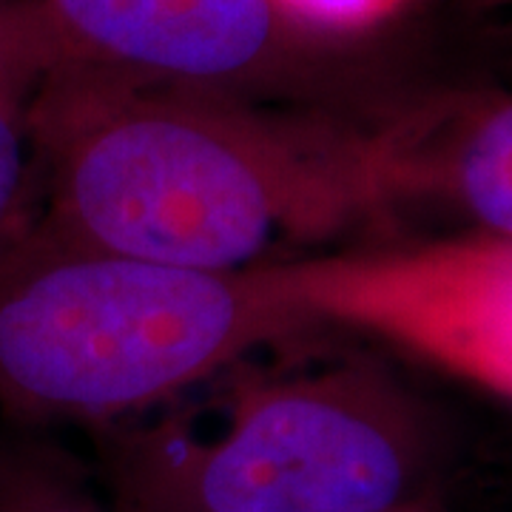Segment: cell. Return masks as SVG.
I'll list each match as a JSON object with an SVG mask.
<instances>
[{
  "label": "cell",
  "instance_id": "7a4b0ae2",
  "mask_svg": "<svg viewBox=\"0 0 512 512\" xmlns=\"http://www.w3.org/2000/svg\"><path fill=\"white\" fill-rule=\"evenodd\" d=\"M291 330L251 268L160 265L32 225L0 245V407L23 419L137 413Z\"/></svg>",
  "mask_w": 512,
  "mask_h": 512
},
{
  "label": "cell",
  "instance_id": "9c48e42d",
  "mask_svg": "<svg viewBox=\"0 0 512 512\" xmlns=\"http://www.w3.org/2000/svg\"><path fill=\"white\" fill-rule=\"evenodd\" d=\"M32 97H0V245L23 225V205L35 180V157L26 123Z\"/></svg>",
  "mask_w": 512,
  "mask_h": 512
},
{
  "label": "cell",
  "instance_id": "3957f363",
  "mask_svg": "<svg viewBox=\"0 0 512 512\" xmlns=\"http://www.w3.org/2000/svg\"><path fill=\"white\" fill-rule=\"evenodd\" d=\"M117 481L120 512H416L430 447L387 387L328 370L242 390L208 436L134 439Z\"/></svg>",
  "mask_w": 512,
  "mask_h": 512
},
{
  "label": "cell",
  "instance_id": "ba28073f",
  "mask_svg": "<svg viewBox=\"0 0 512 512\" xmlns=\"http://www.w3.org/2000/svg\"><path fill=\"white\" fill-rule=\"evenodd\" d=\"M60 66L57 40L35 0H0V97H32Z\"/></svg>",
  "mask_w": 512,
  "mask_h": 512
},
{
  "label": "cell",
  "instance_id": "6da1fadb",
  "mask_svg": "<svg viewBox=\"0 0 512 512\" xmlns=\"http://www.w3.org/2000/svg\"><path fill=\"white\" fill-rule=\"evenodd\" d=\"M46 211L35 231L194 271H248L279 239L325 234L370 197L353 148L237 97L60 63L26 106Z\"/></svg>",
  "mask_w": 512,
  "mask_h": 512
},
{
  "label": "cell",
  "instance_id": "5b68a950",
  "mask_svg": "<svg viewBox=\"0 0 512 512\" xmlns=\"http://www.w3.org/2000/svg\"><path fill=\"white\" fill-rule=\"evenodd\" d=\"M60 49L128 80L237 97L291 72L313 32L276 0H35Z\"/></svg>",
  "mask_w": 512,
  "mask_h": 512
},
{
  "label": "cell",
  "instance_id": "30bf717a",
  "mask_svg": "<svg viewBox=\"0 0 512 512\" xmlns=\"http://www.w3.org/2000/svg\"><path fill=\"white\" fill-rule=\"evenodd\" d=\"M279 9L313 35H345L393 15L404 0H276Z\"/></svg>",
  "mask_w": 512,
  "mask_h": 512
},
{
  "label": "cell",
  "instance_id": "52a82bcc",
  "mask_svg": "<svg viewBox=\"0 0 512 512\" xmlns=\"http://www.w3.org/2000/svg\"><path fill=\"white\" fill-rule=\"evenodd\" d=\"M0 512H109L66 464L35 453L0 456Z\"/></svg>",
  "mask_w": 512,
  "mask_h": 512
},
{
  "label": "cell",
  "instance_id": "277c9868",
  "mask_svg": "<svg viewBox=\"0 0 512 512\" xmlns=\"http://www.w3.org/2000/svg\"><path fill=\"white\" fill-rule=\"evenodd\" d=\"M251 271L296 328L362 330L512 399V237L487 231Z\"/></svg>",
  "mask_w": 512,
  "mask_h": 512
},
{
  "label": "cell",
  "instance_id": "8992f818",
  "mask_svg": "<svg viewBox=\"0 0 512 512\" xmlns=\"http://www.w3.org/2000/svg\"><path fill=\"white\" fill-rule=\"evenodd\" d=\"M450 183L478 222L512 237V100L484 111L456 146Z\"/></svg>",
  "mask_w": 512,
  "mask_h": 512
}]
</instances>
